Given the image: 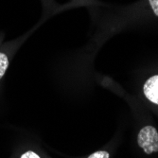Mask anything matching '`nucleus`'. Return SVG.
I'll list each match as a JSON object with an SVG mask.
<instances>
[{
  "label": "nucleus",
  "instance_id": "obj_3",
  "mask_svg": "<svg viewBox=\"0 0 158 158\" xmlns=\"http://www.w3.org/2000/svg\"><path fill=\"white\" fill-rule=\"evenodd\" d=\"M8 66H9L8 57L4 53H0V80L4 76Z\"/></svg>",
  "mask_w": 158,
  "mask_h": 158
},
{
  "label": "nucleus",
  "instance_id": "obj_1",
  "mask_svg": "<svg viewBox=\"0 0 158 158\" xmlns=\"http://www.w3.org/2000/svg\"><path fill=\"white\" fill-rule=\"evenodd\" d=\"M137 142L140 148L147 154H152L158 152V133L152 126H146L142 128L138 136Z\"/></svg>",
  "mask_w": 158,
  "mask_h": 158
},
{
  "label": "nucleus",
  "instance_id": "obj_6",
  "mask_svg": "<svg viewBox=\"0 0 158 158\" xmlns=\"http://www.w3.org/2000/svg\"><path fill=\"white\" fill-rule=\"evenodd\" d=\"M21 158H40L39 157V155H37L35 152H27L26 153H24L22 156H21Z\"/></svg>",
  "mask_w": 158,
  "mask_h": 158
},
{
  "label": "nucleus",
  "instance_id": "obj_4",
  "mask_svg": "<svg viewBox=\"0 0 158 158\" xmlns=\"http://www.w3.org/2000/svg\"><path fill=\"white\" fill-rule=\"evenodd\" d=\"M88 158H110V156L109 153L105 151H98L89 155Z\"/></svg>",
  "mask_w": 158,
  "mask_h": 158
},
{
  "label": "nucleus",
  "instance_id": "obj_5",
  "mask_svg": "<svg viewBox=\"0 0 158 158\" xmlns=\"http://www.w3.org/2000/svg\"><path fill=\"white\" fill-rule=\"evenodd\" d=\"M153 12L158 16V0H149Z\"/></svg>",
  "mask_w": 158,
  "mask_h": 158
},
{
  "label": "nucleus",
  "instance_id": "obj_2",
  "mask_svg": "<svg viewBox=\"0 0 158 158\" xmlns=\"http://www.w3.org/2000/svg\"><path fill=\"white\" fill-rule=\"evenodd\" d=\"M143 92L151 102L158 104V75L152 76L146 81Z\"/></svg>",
  "mask_w": 158,
  "mask_h": 158
}]
</instances>
